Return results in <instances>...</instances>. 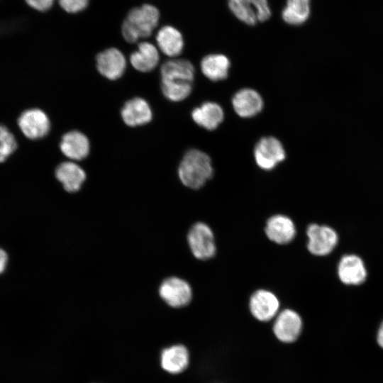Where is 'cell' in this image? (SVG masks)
Wrapping results in <instances>:
<instances>
[{
	"label": "cell",
	"instance_id": "cell-14",
	"mask_svg": "<svg viewBox=\"0 0 383 383\" xmlns=\"http://www.w3.org/2000/svg\"><path fill=\"white\" fill-rule=\"evenodd\" d=\"M160 362L162 369L166 372L172 374H179L189 367L190 354L184 345H173L162 351Z\"/></svg>",
	"mask_w": 383,
	"mask_h": 383
},
{
	"label": "cell",
	"instance_id": "cell-27",
	"mask_svg": "<svg viewBox=\"0 0 383 383\" xmlns=\"http://www.w3.org/2000/svg\"><path fill=\"white\" fill-rule=\"evenodd\" d=\"M89 0H58L60 8L68 13H77L85 10Z\"/></svg>",
	"mask_w": 383,
	"mask_h": 383
},
{
	"label": "cell",
	"instance_id": "cell-8",
	"mask_svg": "<svg viewBox=\"0 0 383 383\" xmlns=\"http://www.w3.org/2000/svg\"><path fill=\"white\" fill-rule=\"evenodd\" d=\"M96 67L103 77L109 80H116L126 70V60L120 50L109 48L97 54Z\"/></svg>",
	"mask_w": 383,
	"mask_h": 383
},
{
	"label": "cell",
	"instance_id": "cell-6",
	"mask_svg": "<svg viewBox=\"0 0 383 383\" xmlns=\"http://www.w3.org/2000/svg\"><path fill=\"white\" fill-rule=\"evenodd\" d=\"M303 328L300 315L286 309L279 312L274 321L272 331L275 338L284 344H292L299 338Z\"/></svg>",
	"mask_w": 383,
	"mask_h": 383
},
{
	"label": "cell",
	"instance_id": "cell-13",
	"mask_svg": "<svg viewBox=\"0 0 383 383\" xmlns=\"http://www.w3.org/2000/svg\"><path fill=\"white\" fill-rule=\"evenodd\" d=\"M121 116L127 126L136 127L150 122L152 118V112L145 99L135 97L124 104L121 111Z\"/></svg>",
	"mask_w": 383,
	"mask_h": 383
},
{
	"label": "cell",
	"instance_id": "cell-22",
	"mask_svg": "<svg viewBox=\"0 0 383 383\" xmlns=\"http://www.w3.org/2000/svg\"><path fill=\"white\" fill-rule=\"evenodd\" d=\"M156 41L162 52L170 57H175L180 55L184 48L182 33L171 26H165L158 30Z\"/></svg>",
	"mask_w": 383,
	"mask_h": 383
},
{
	"label": "cell",
	"instance_id": "cell-21",
	"mask_svg": "<svg viewBox=\"0 0 383 383\" xmlns=\"http://www.w3.org/2000/svg\"><path fill=\"white\" fill-rule=\"evenodd\" d=\"M161 79L193 83L195 69L192 63L184 59H171L165 62L160 68Z\"/></svg>",
	"mask_w": 383,
	"mask_h": 383
},
{
	"label": "cell",
	"instance_id": "cell-20",
	"mask_svg": "<svg viewBox=\"0 0 383 383\" xmlns=\"http://www.w3.org/2000/svg\"><path fill=\"white\" fill-rule=\"evenodd\" d=\"M160 60L157 48L151 43L141 42L136 50L130 55V62L133 67L141 72L152 71Z\"/></svg>",
	"mask_w": 383,
	"mask_h": 383
},
{
	"label": "cell",
	"instance_id": "cell-1",
	"mask_svg": "<svg viewBox=\"0 0 383 383\" xmlns=\"http://www.w3.org/2000/svg\"><path fill=\"white\" fill-rule=\"evenodd\" d=\"M160 16L158 9L152 4H143L132 8L122 22V36L129 43L150 37L159 23Z\"/></svg>",
	"mask_w": 383,
	"mask_h": 383
},
{
	"label": "cell",
	"instance_id": "cell-19",
	"mask_svg": "<svg viewBox=\"0 0 383 383\" xmlns=\"http://www.w3.org/2000/svg\"><path fill=\"white\" fill-rule=\"evenodd\" d=\"M55 177L69 192L78 191L86 179L83 169L74 162L60 163L55 169Z\"/></svg>",
	"mask_w": 383,
	"mask_h": 383
},
{
	"label": "cell",
	"instance_id": "cell-9",
	"mask_svg": "<svg viewBox=\"0 0 383 383\" xmlns=\"http://www.w3.org/2000/svg\"><path fill=\"white\" fill-rule=\"evenodd\" d=\"M309 238L307 248L315 255H326L335 247L338 235L335 231L326 226L311 224L306 231Z\"/></svg>",
	"mask_w": 383,
	"mask_h": 383
},
{
	"label": "cell",
	"instance_id": "cell-4",
	"mask_svg": "<svg viewBox=\"0 0 383 383\" xmlns=\"http://www.w3.org/2000/svg\"><path fill=\"white\" fill-rule=\"evenodd\" d=\"M253 155L257 165L266 171L273 170L286 158L282 143L273 136L260 138L255 145Z\"/></svg>",
	"mask_w": 383,
	"mask_h": 383
},
{
	"label": "cell",
	"instance_id": "cell-15",
	"mask_svg": "<svg viewBox=\"0 0 383 383\" xmlns=\"http://www.w3.org/2000/svg\"><path fill=\"white\" fill-rule=\"evenodd\" d=\"M61 152L73 160H81L87 157L90 150L88 138L79 131H71L65 133L60 143Z\"/></svg>",
	"mask_w": 383,
	"mask_h": 383
},
{
	"label": "cell",
	"instance_id": "cell-16",
	"mask_svg": "<svg viewBox=\"0 0 383 383\" xmlns=\"http://www.w3.org/2000/svg\"><path fill=\"white\" fill-rule=\"evenodd\" d=\"M265 233L272 241L278 244H287L295 236L296 228L293 221L284 215H274L266 223Z\"/></svg>",
	"mask_w": 383,
	"mask_h": 383
},
{
	"label": "cell",
	"instance_id": "cell-25",
	"mask_svg": "<svg viewBox=\"0 0 383 383\" xmlns=\"http://www.w3.org/2000/svg\"><path fill=\"white\" fill-rule=\"evenodd\" d=\"M161 90L168 100L178 102L187 99L192 91V83L161 79Z\"/></svg>",
	"mask_w": 383,
	"mask_h": 383
},
{
	"label": "cell",
	"instance_id": "cell-29",
	"mask_svg": "<svg viewBox=\"0 0 383 383\" xmlns=\"http://www.w3.org/2000/svg\"><path fill=\"white\" fill-rule=\"evenodd\" d=\"M8 262V255L6 252L1 248H0V274H1L6 269Z\"/></svg>",
	"mask_w": 383,
	"mask_h": 383
},
{
	"label": "cell",
	"instance_id": "cell-2",
	"mask_svg": "<svg viewBox=\"0 0 383 383\" xmlns=\"http://www.w3.org/2000/svg\"><path fill=\"white\" fill-rule=\"evenodd\" d=\"M210 157L205 152L191 149L184 155L178 168L182 184L192 189L201 187L213 175Z\"/></svg>",
	"mask_w": 383,
	"mask_h": 383
},
{
	"label": "cell",
	"instance_id": "cell-24",
	"mask_svg": "<svg viewBox=\"0 0 383 383\" xmlns=\"http://www.w3.org/2000/svg\"><path fill=\"white\" fill-rule=\"evenodd\" d=\"M309 14L310 0H287L282 18L287 24L299 26L307 21Z\"/></svg>",
	"mask_w": 383,
	"mask_h": 383
},
{
	"label": "cell",
	"instance_id": "cell-3",
	"mask_svg": "<svg viewBox=\"0 0 383 383\" xmlns=\"http://www.w3.org/2000/svg\"><path fill=\"white\" fill-rule=\"evenodd\" d=\"M228 5L238 20L249 26L268 20L272 13L267 0H228Z\"/></svg>",
	"mask_w": 383,
	"mask_h": 383
},
{
	"label": "cell",
	"instance_id": "cell-30",
	"mask_svg": "<svg viewBox=\"0 0 383 383\" xmlns=\"http://www.w3.org/2000/svg\"><path fill=\"white\" fill-rule=\"evenodd\" d=\"M377 340L379 346L383 348V321L381 323L380 327L378 330Z\"/></svg>",
	"mask_w": 383,
	"mask_h": 383
},
{
	"label": "cell",
	"instance_id": "cell-5",
	"mask_svg": "<svg viewBox=\"0 0 383 383\" xmlns=\"http://www.w3.org/2000/svg\"><path fill=\"white\" fill-rule=\"evenodd\" d=\"M17 125L23 135L30 140L45 137L50 130V121L47 113L38 108H30L21 113Z\"/></svg>",
	"mask_w": 383,
	"mask_h": 383
},
{
	"label": "cell",
	"instance_id": "cell-26",
	"mask_svg": "<svg viewBox=\"0 0 383 383\" xmlns=\"http://www.w3.org/2000/svg\"><path fill=\"white\" fill-rule=\"evenodd\" d=\"M18 148L13 133L6 126L0 124V163L6 161Z\"/></svg>",
	"mask_w": 383,
	"mask_h": 383
},
{
	"label": "cell",
	"instance_id": "cell-10",
	"mask_svg": "<svg viewBox=\"0 0 383 383\" xmlns=\"http://www.w3.org/2000/svg\"><path fill=\"white\" fill-rule=\"evenodd\" d=\"M279 309L277 297L271 292L260 289L254 292L249 301V309L252 316L261 322L274 318Z\"/></svg>",
	"mask_w": 383,
	"mask_h": 383
},
{
	"label": "cell",
	"instance_id": "cell-7",
	"mask_svg": "<svg viewBox=\"0 0 383 383\" xmlns=\"http://www.w3.org/2000/svg\"><path fill=\"white\" fill-rule=\"evenodd\" d=\"M187 238L190 249L196 258L207 260L214 255V237L208 225L196 223L189 230Z\"/></svg>",
	"mask_w": 383,
	"mask_h": 383
},
{
	"label": "cell",
	"instance_id": "cell-17",
	"mask_svg": "<svg viewBox=\"0 0 383 383\" xmlns=\"http://www.w3.org/2000/svg\"><path fill=\"white\" fill-rule=\"evenodd\" d=\"M192 118L199 126L213 131L223 122L224 112L218 104L206 101L192 110Z\"/></svg>",
	"mask_w": 383,
	"mask_h": 383
},
{
	"label": "cell",
	"instance_id": "cell-23",
	"mask_svg": "<svg viewBox=\"0 0 383 383\" xmlns=\"http://www.w3.org/2000/svg\"><path fill=\"white\" fill-rule=\"evenodd\" d=\"M200 67L206 78L213 82H218L227 78L231 62L223 54H210L201 60Z\"/></svg>",
	"mask_w": 383,
	"mask_h": 383
},
{
	"label": "cell",
	"instance_id": "cell-28",
	"mask_svg": "<svg viewBox=\"0 0 383 383\" xmlns=\"http://www.w3.org/2000/svg\"><path fill=\"white\" fill-rule=\"evenodd\" d=\"M25 1L31 9L39 12H45L52 7L55 0H25Z\"/></svg>",
	"mask_w": 383,
	"mask_h": 383
},
{
	"label": "cell",
	"instance_id": "cell-18",
	"mask_svg": "<svg viewBox=\"0 0 383 383\" xmlns=\"http://www.w3.org/2000/svg\"><path fill=\"white\" fill-rule=\"evenodd\" d=\"M340 279L346 284H360L366 278L367 272L362 260L355 255L343 256L338 265Z\"/></svg>",
	"mask_w": 383,
	"mask_h": 383
},
{
	"label": "cell",
	"instance_id": "cell-12",
	"mask_svg": "<svg viewBox=\"0 0 383 383\" xmlns=\"http://www.w3.org/2000/svg\"><path fill=\"white\" fill-rule=\"evenodd\" d=\"M232 106L239 116L251 118L257 115L262 110L264 102L257 91L250 88H244L233 95Z\"/></svg>",
	"mask_w": 383,
	"mask_h": 383
},
{
	"label": "cell",
	"instance_id": "cell-11",
	"mask_svg": "<svg viewBox=\"0 0 383 383\" xmlns=\"http://www.w3.org/2000/svg\"><path fill=\"white\" fill-rule=\"evenodd\" d=\"M159 293L161 298L170 306L183 307L192 299V289L189 284L178 277H170L161 284Z\"/></svg>",
	"mask_w": 383,
	"mask_h": 383
}]
</instances>
